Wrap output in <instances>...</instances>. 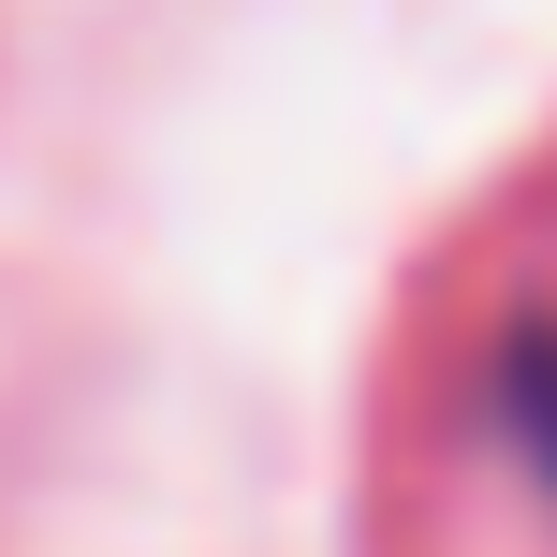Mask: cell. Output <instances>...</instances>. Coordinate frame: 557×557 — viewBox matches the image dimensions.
<instances>
[{
    "instance_id": "1",
    "label": "cell",
    "mask_w": 557,
    "mask_h": 557,
    "mask_svg": "<svg viewBox=\"0 0 557 557\" xmlns=\"http://www.w3.org/2000/svg\"><path fill=\"white\" fill-rule=\"evenodd\" d=\"M513 425H529V455L557 470V337H513Z\"/></svg>"
}]
</instances>
